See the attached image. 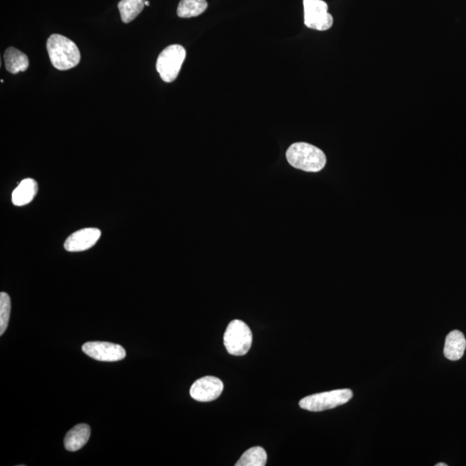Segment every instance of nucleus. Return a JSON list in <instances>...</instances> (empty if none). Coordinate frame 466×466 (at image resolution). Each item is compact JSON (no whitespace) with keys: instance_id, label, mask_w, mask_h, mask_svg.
I'll list each match as a JSON object with an SVG mask.
<instances>
[{"instance_id":"20e7f679","label":"nucleus","mask_w":466,"mask_h":466,"mask_svg":"<svg viewBox=\"0 0 466 466\" xmlns=\"http://www.w3.org/2000/svg\"><path fill=\"white\" fill-rule=\"evenodd\" d=\"M224 344L229 354L244 356L253 344V332L244 322L234 319L226 328Z\"/></svg>"},{"instance_id":"6ab92c4d","label":"nucleus","mask_w":466,"mask_h":466,"mask_svg":"<svg viewBox=\"0 0 466 466\" xmlns=\"http://www.w3.org/2000/svg\"><path fill=\"white\" fill-rule=\"evenodd\" d=\"M144 4H145V6H149V1H146V0H145Z\"/></svg>"},{"instance_id":"ddd939ff","label":"nucleus","mask_w":466,"mask_h":466,"mask_svg":"<svg viewBox=\"0 0 466 466\" xmlns=\"http://www.w3.org/2000/svg\"><path fill=\"white\" fill-rule=\"evenodd\" d=\"M6 68L11 74H18L24 72L29 68V59L24 53L14 47L8 48L4 54Z\"/></svg>"},{"instance_id":"f8f14e48","label":"nucleus","mask_w":466,"mask_h":466,"mask_svg":"<svg viewBox=\"0 0 466 466\" xmlns=\"http://www.w3.org/2000/svg\"><path fill=\"white\" fill-rule=\"evenodd\" d=\"M38 192V182L31 178L23 180L12 193V203L23 206L31 203Z\"/></svg>"},{"instance_id":"7ed1b4c3","label":"nucleus","mask_w":466,"mask_h":466,"mask_svg":"<svg viewBox=\"0 0 466 466\" xmlns=\"http://www.w3.org/2000/svg\"><path fill=\"white\" fill-rule=\"evenodd\" d=\"M352 396L354 394L349 388H343L307 396L300 401L299 405L306 411L322 412L347 403Z\"/></svg>"},{"instance_id":"f03ea898","label":"nucleus","mask_w":466,"mask_h":466,"mask_svg":"<svg viewBox=\"0 0 466 466\" xmlns=\"http://www.w3.org/2000/svg\"><path fill=\"white\" fill-rule=\"evenodd\" d=\"M286 157L292 167L305 172H319L327 164L325 153L321 149L302 142L292 144Z\"/></svg>"},{"instance_id":"0eeeda50","label":"nucleus","mask_w":466,"mask_h":466,"mask_svg":"<svg viewBox=\"0 0 466 466\" xmlns=\"http://www.w3.org/2000/svg\"><path fill=\"white\" fill-rule=\"evenodd\" d=\"M83 351L90 358L101 362L120 361L127 356L124 347L109 342H88L83 344Z\"/></svg>"},{"instance_id":"6e6552de","label":"nucleus","mask_w":466,"mask_h":466,"mask_svg":"<svg viewBox=\"0 0 466 466\" xmlns=\"http://www.w3.org/2000/svg\"><path fill=\"white\" fill-rule=\"evenodd\" d=\"M224 390V383L214 376H204L198 379L190 388V396L198 402L208 403L216 400Z\"/></svg>"},{"instance_id":"2eb2a0df","label":"nucleus","mask_w":466,"mask_h":466,"mask_svg":"<svg viewBox=\"0 0 466 466\" xmlns=\"http://www.w3.org/2000/svg\"><path fill=\"white\" fill-rule=\"evenodd\" d=\"M144 2L145 0H121L117 7L123 23H129L133 21L143 11Z\"/></svg>"},{"instance_id":"1a4fd4ad","label":"nucleus","mask_w":466,"mask_h":466,"mask_svg":"<svg viewBox=\"0 0 466 466\" xmlns=\"http://www.w3.org/2000/svg\"><path fill=\"white\" fill-rule=\"evenodd\" d=\"M101 236L98 228H85L72 233L64 243L65 250L70 253H78L92 248Z\"/></svg>"},{"instance_id":"39448f33","label":"nucleus","mask_w":466,"mask_h":466,"mask_svg":"<svg viewBox=\"0 0 466 466\" xmlns=\"http://www.w3.org/2000/svg\"><path fill=\"white\" fill-rule=\"evenodd\" d=\"M186 58V51L179 44H173L161 52L157 60V70L165 83H173L181 71Z\"/></svg>"},{"instance_id":"f3484780","label":"nucleus","mask_w":466,"mask_h":466,"mask_svg":"<svg viewBox=\"0 0 466 466\" xmlns=\"http://www.w3.org/2000/svg\"><path fill=\"white\" fill-rule=\"evenodd\" d=\"M11 298L9 295L1 292L0 294V335L5 334L9 324L11 314Z\"/></svg>"},{"instance_id":"9d476101","label":"nucleus","mask_w":466,"mask_h":466,"mask_svg":"<svg viewBox=\"0 0 466 466\" xmlns=\"http://www.w3.org/2000/svg\"><path fill=\"white\" fill-rule=\"evenodd\" d=\"M91 429L87 424H79L68 431L64 439V447L70 452L79 451L88 443Z\"/></svg>"},{"instance_id":"4468645a","label":"nucleus","mask_w":466,"mask_h":466,"mask_svg":"<svg viewBox=\"0 0 466 466\" xmlns=\"http://www.w3.org/2000/svg\"><path fill=\"white\" fill-rule=\"evenodd\" d=\"M206 0H181L177 8L178 17L190 18L198 17L208 9Z\"/></svg>"},{"instance_id":"9b49d317","label":"nucleus","mask_w":466,"mask_h":466,"mask_svg":"<svg viewBox=\"0 0 466 466\" xmlns=\"http://www.w3.org/2000/svg\"><path fill=\"white\" fill-rule=\"evenodd\" d=\"M466 348L465 335L460 331L455 330L445 339L444 354L445 358L452 361H457L464 356Z\"/></svg>"},{"instance_id":"423d86ee","label":"nucleus","mask_w":466,"mask_h":466,"mask_svg":"<svg viewBox=\"0 0 466 466\" xmlns=\"http://www.w3.org/2000/svg\"><path fill=\"white\" fill-rule=\"evenodd\" d=\"M304 23L307 27L316 31L329 30L334 23L328 6L323 0H303Z\"/></svg>"},{"instance_id":"a211bd4d","label":"nucleus","mask_w":466,"mask_h":466,"mask_svg":"<svg viewBox=\"0 0 466 466\" xmlns=\"http://www.w3.org/2000/svg\"><path fill=\"white\" fill-rule=\"evenodd\" d=\"M436 466H448V465L444 463H440V464H437Z\"/></svg>"},{"instance_id":"dca6fc26","label":"nucleus","mask_w":466,"mask_h":466,"mask_svg":"<svg viewBox=\"0 0 466 466\" xmlns=\"http://www.w3.org/2000/svg\"><path fill=\"white\" fill-rule=\"evenodd\" d=\"M267 453L260 447H255L247 450L237 462L236 466H265L267 463Z\"/></svg>"},{"instance_id":"f257e3e1","label":"nucleus","mask_w":466,"mask_h":466,"mask_svg":"<svg viewBox=\"0 0 466 466\" xmlns=\"http://www.w3.org/2000/svg\"><path fill=\"white\" fill-rule=\"evenodd\" d=\"M51 62L56 70H68L80 62V53L76 44L66 36L53 34L47 41Z\"/></svg>"}]
</instances>
